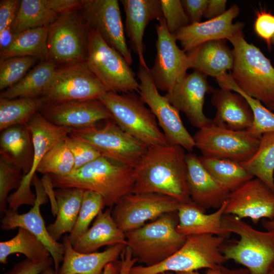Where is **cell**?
Segmentation results:
<instances>
[{
    "label": "cell",
    "mask_w": 274,
    "mask_h": 274,
    "mask_svg": "<svg viewBox=\"0 0 274 274\" xmlns=\"http://www.w3.org/2000/svg\"><path fill=\"white\" fill-rule=\"evenodd\" d=\"M185 150L180 146L169 144L149 147L134 168L133 193L161 194L182 203L191 201Z\"/></svg>",
    "instance_id": "obj_1"
},
{
    "label": "cell",
    "mask_w": 274,
    "mask_h": 274,
    "mask_svg": "<svg viewBox=\"0 0 274 274\" xmlns=\"http://www.w3.org/2000/svg\"><path fill=\"white\" fill-rule=\"evenodd\" d=\"M53 188H78L100 194L112 208L123 196L133 193L134 168L101 156L65 176L49 175Z\"/></svg>",
    "instance_id": "obj_2"
},
{
    "label": "cell",
    "mask_w": 274,
    "mask_h": 274,
    "mask_svg": "<svg viewBox=\"0 0 274 274\" xmlns=\"http://www.w3.org/2000/svg\"><path fill=\"white\" fill-rule=\"evenodd\" d=\"M222 228L239 236L222 247L226 258L245 266L251 274H269L274 268V230L260 231L236 216L224 214Z\"/></svg>",
    "instance_id": "obj_3"
},
{
    "label": "cell",
    "mask_w": 274,
    "mask_h": 274,
    "mask_svg": "<svg viewBox=\"0 0 274 274\" xmlns=\"http://www.w3.org/2000/svg\"><path fill=\"white\" fill-rule=\"evenodd\" d=\"M228 41L233 46L230 74L238 87L266 106L274 104V67L259 48L248 43L241 31Z\"/></svg>",
    "instance_id": "obj_4"
},
{
    "label": "cell",
    "mask_w": 274,
    "mask_h": 274,
    "mask_svg": "<svg viewBox=\"0 0 274 274\" xmlns=\"http://www.w3.org/2000/svg\"><path fill=\"white\" fill-rule=\"evenodd\" d=\"M177 212L165 214L137 229L125 232L126 246L144 266L158 264L177 251L187 236L177 230Z\"/></svg>",
    "instance_id": "obj_5"
},
{
    "label": "cell",
    "mask_w": 274,
    "mask_h": 274,
    "mask_svg": "<svg viewBox=\"0 0 274 274\" xmlns=\"http://www.w3.org/2000/svg\"><path fill=\"white\" fill-rule=\"evenodd\" d=\"M226 239L212 234L187 236L183 246L172 256L154 265L134 266L130 274H161L219 268L227 261L222 252Z\"/></svg>",
    "instance_id": "obj_6"
},
{
    "label": "cell",
    "mask_w": 274,
    "mask_h": 274,
    "mask_svg": "<svg viewBox=\"0 0 274 274\" xmlns=\"http://www.w3.org/2000/svg\"><path fill=\"white\" fill-rule=\"evenodd\" d=\"M98 99L122 129L148 147L168 144L155 116L134 92L108 91Z\"/></svg>",
    "instance_id": "obj_7"
},
{
    "label": "cell",
    "mask_w": 274,
    "mask_h": 274,
    "mask_svg": "<svg viewBox=\"0 0 274 274\" xmlns=\"http://www.w3.org/2000/svg\"><path fill=\"white\" fill-rule=\"evenodd\" d=\"M88 29L86 62L109 91L118 93L139 91V83L123 56L110 46L96 31Z\"/></svg>",
    "instance_id": "obj_8"
},
{
    "label": "cell",
    "mask_w": 274,
    "mask_h": 274,
    "mask_svg": "<svg viewBox=\"0 0 274 274\" xmlns=\"http://www.w3.org/2000/svg\"><path fill=\"white\" fill-rule=\"evenodd\" d=\"M69 136L89 143L102 156L133 168L149 147L125 131L114 119L104 120L100 126L73 129Z\"/></svg>",
    "instance_id": "obj_9"
},
{
    "label": "cell",
    "mask_w": 274,
    "mask_h": 274,
    "mask_svg": "<svg viewBox=\"0 0 274 274\" xmlns=\"http://www.w3.org/2000/svg\"><path fill=\"white\" fill-rule=\"evenodd\" d=\"M202 156L238 162L249 159L257 150L260 138L248 130H234L212 122L198 129L193 136Z\"/></svg>",
    "instance_id": "obj_10"
},
{
    "label": "cell",
    "mask_w": 274,
    "mask_h": 274,
    "mask_svg": "<svg viewBox=\"0 0 274 274\" xmlns=\"http://www.w3.org/2000/svg\"><path fill=\"white\" fill-rule=\"evenodd\" d=\"M109 91L90 70L86 61L56 69L42 96L45 104L98 99Z\"/></svg>",
    "instance_id": "obj_11"
},
{
    "label": "cell",
    "mask_w": 274,
    "mask_h": 274,
    "mask_svg": "<svg viewBox=\"0 0 274 274\" xmlns=\"http://www.w3.org/2000/svg\"><path fill=\"white\" fill-rule=\"evenodd\" d=\"M26 124L31 135L33 156L30 170L23 176L19 187L8 197L9 209L16 211L22 204L34 205L36 195L31 191L30 186L40 163L47 152L57 142L68 136L73 130L53 124L39 112Z\"/></svg>",
    "instance_id": "obj_12"
},
{
    "label": "cell",
    "mask_w": 274,
    "mask_h": 274,
    "mask_svg": "<svg viewBox=\"0 0 274 274\" xmlns=\"http://www.w3.org/2000/svg\"><path fill=\"white\" fill-rule=\"evenodd\" d=\"M138 77L140 97L155 116L168 144L180 146L191 152L195 147L193 136L185 127L180 111L158 92L150 68L140 65Z\"/></svg>",
    "instance_id": "obj_13"
},
{
    "label": "cell",
    "mask_w": 274,
    "mask_h": 274,
    "mask_svg": "<svg viewBox=\"0 0 274 274\" xmlns=\"http://www.w3.org/2000/svg\"><path fill=\"white\" fill-rule=\"evenodd\" d=\"M181 203L174 198L161 194L131 193L123 196L111 212L116 224L125 233L165 214L177 212Z\"/></svg>",
    "instance_id": "obj_14"
},
{
    "label": "cell",
    "mask_w": 274,
    "mask_h": 274,
    "mask_svg": "<svg viewBox=\"0 0 274 274\" xmlns=\"http://www.w3.org/2000/svg\"><path fill=\"white\" fill-rule=\"evenodd\" d=\"M88 29L74 12L60 15L49 26V57L67 64L85 61Z\"/></svg>",
    "instance_id": "obj_15"
},
{
    "label": "cell",
    "mask_w": 274,
    "mask_h": 274,
    "mask_svg": "<svg viewBox=\"0 0 274 274\" xmlns=\"http://www.w3.org/2000/svg\"><path fill=\"white\" fill-rule=\"evenodd\" d=\"M156 25V55L150 69L151 76L158 89L166 92L187 75L189 68L187 53L177 45L174 35L168 30L163 17Z\"/></svg>",
    "instance_id": "obj_16"
},
{
    "label": "cell",
    "mask_w": 274,
    "mask_h": 274,
    "mask_svg": "<svg viewBox=\"0 0 274 274\" xmlns=\"http://www.w3.org/2000/svg\"><path fill=\"white\" fill-rule=\"evenodd\" d=\"M81 9L87 28L97 31L130 65L133 60L125 37L118 1H82Z\"/></svg>",
    "instance_id": "obj_17"
},
{
    "label": "cell",
    "mask_w": 274,
    "mask_h": 274,
    "mask_svg": "<svg viewBox=\"0 0 274 274\" xmlns=\"http://www.w3.org/2000/svg\"><path fill=\"white\" fill-rule=\"evenodd\" d=\"M32 182L35 186L36 195L34 205L29 211L21 214L16 211L7 209L1 219V228L4 231H9L21 227L34 234L50 252L54 261L55 273L57 274L60 263L63 261V245L51 236L41 215L40 206L47 202L48 197L42 180H40L36 174Z\"/></svg>",
    "instance_id": "obj_18"
},
{
    "label": "cell",
    "mask_w": 274,
    "mask_h": 274,
    "mask_svg": "<svg viewBox=\"0 0 274 274\" xmlns=\"http://www.w3.org/2000/svg\"><path fill=\"white\" fill-rule=\"evenodd\" d=\"M225 214L249 218L256 224L261 219H274V193L256 178L230 192Z\"/></svg>",
    "instance_id": "obj_19"
},
{
    "label": "cell",
    "mask_w": 274,
    "mask_h": 274,
    "mask_svg": "<svg viewBox=\"0 0 274 274\" xmlns=\"http://www.w3.org/2000/svg\"><path fill=\"white\" fill-rule=\"evenodd\" d=\"M207 77L194 70L187 74L164 95L174 107L185 114L193 126L198 129L212 121L205 115L203 110L206 95L214 90Z\"/></svg>",
    "instance_id": "obj_20"
},
{
    "label": "cell",
    "mask_w": 274,
    "mask_h": 274,
    "mask_svg": "<svg viewBox=\"0 0 274 274\" xmlns=\"http://www.w3.org/2000/svg\"><path fill=\"white\" fill-rule=\"evenodd\" d=\"M39 112L53 124L72 129L87 127L102 120L113 119L110 112L98 99L44 104Z\"/></svg>",
    "instance_id": "obj_21"
},
{
    "label": "cell",
    "mask_w": 274,
    "mask_h": 274,
    "mask_svg": "<svg viewBox=\"0 0 274 274\" xmlns=\"http://www.w3.org/2000/svg\"><path fill=\"white\" fill-rule=\"evenodd\" d=\"M239 13L238 6L234 4L222 15L204 22L191 23L180 29L174 36L186 53L208 41L228 40L243 31V22L233 23Z\"/></svg>",
    "instance_id": "obj_22"
},
{
    "label": "cell",
    "mask_w": 274,
    "mask_h": 274,
    "mask_svg": "<svg viewBox=\"0 0 274 274\" xmlns=\"http://www.w3.org/2000/svg\"><path fill=\"white\" fill-rule=\"evenodd\" d=\"M186 162L191 201L204 211L219 208L227 199L230 192L209 173L195 154H186Z\"/></svg>",
    "instance_id": "obj_23"
},
{
    "label": "cell",
    "mask_w": 274,
    "mask_h": 274,
    "mask_svg": "<svg viewBox=\"0 0 274 274\" xmlns=\"http://www.w3.org/2000/svg\"><path fill=\"white\" fill-rule=\"evenodd\" d=\"M125 13V32L133 51L139 56L140 65L148 68L144 57L143 37L149 22L163 17L160 0H121Z\"/></svg>",
    "instance_id": "obj_24"
},
{
    "label": "cell",
    "mask_w": 274,
    "mask_h": 274,
    "mask_svg": "<svg viewBox=\"0 0 274 274\" xmlns=\"http://www.w3.org/2000/svg\"><path fill=\"white\" fill-rule=\"evenodd\" d=\"M211 102L216 112L212 122L234 130H247L253 122L252 110L240 94L225 89H214Z\"/></svg>",
    "instance_id": "obj_25"
},
{
    "label": "cell",
    "mask_w": 274,
    "mask_h": 274,
    "mask_svg": "<svg viewBox=\"0 0 274 274\" xmlns=\"http://www.w3.org/2000/svg\"><path fill=\"white\" fill-rule=\"evenodd\" d=\"M62 263L57 274H102L105 266L119 258L126 245L110 246L102 252L83 253L76 251L68 235L64 236Z\"/></svg>",
    "instance_id": "obj_26"
},
{
    "label": "cell",
    "mask_w": 274,
    "mask_h": 274,
    "mask_svg": "<svg viewBox=\"0 0 274 274\" xmlns=\"http://www.w3.org/2000/svg\"><path fill=\"white\" fill-rule=\"evenodd\" d=\"M227 200L216 211L206 214V211L199 208L192 201L181 203L178 211L177 231L188 236L202 234H212L228 238L230 234L222 228V220Z\"/></svg>",
    "instance_id": "obj_27"
},
{
    "label": "cell",
    "mask_w": 274,
    "mask_h": 274,
    "mask_svg": "<svg viewBox=\"0 0 274 274\" xmlns=\"http://www.w3.org/2000/svg\"><path fill=\"white\" fill-rule=\"evenodd\" d=\"M111 210L112 208H108L101 211L91 227L72 244L76 251L89 253L97 252L105 246L126 245L125 233L116 224Z\"/></svg>",
    "instance_id": "obj_28"
},
{
    "label": "cell",
    "mask_w": 274,
    "mask_h": 274,
    "mask_svg": "<svg viewBox=\"0 0 274 274\" xmlns=\"http://www.w3.org/2000/svg\"><path fill=\"white\" fill-rule=\"evenodd\" d=\"M189 68L216 78L232 70L234 54L224 40L205 42L186 53Z\"/></svg>",
    "instance_id": "obj_29"
},
{
    "label": "cell",
    "mask_w": 274,
    "mask_h": 274,
    "mask_svg": "<svg viewBox=\"0 0 274 274\" xmlns=\"http://www.w3.org/2000/svg\"><path fill=\"white\" fill-rule=\"evenodd\" d=\"M0 153L9 157L24 175L30 170L33 156L31 135L27 124L10 127L2 131Z\"/></svg>",
    "instance_id": "obj_30"
},
{
    "label": "cell",
    "mask_w": 274,
    "mask_h": 274,
    "mask_svg": "<svg viewBox=\"0 0 274 274\" xmlns=\"http://www.w3.org/2000/svg\"><path fill=\"white\" fill-rule=\"evenodd\" d=\"M84 191L78 188H58L54 190L56 219L47 226V229L55 241H57L63 234L73 230L81 206Z\"/></svg>",
    "instance_id": "obj_31"
},
{
    "label": "cell",
    "mask_w": 274,
    "mask_h": 274,
    "mask_svg": "<svg viewBox=\"0 0 274 274\" xmlns=\"http://www.w3.org/2000/svg\"><path fill=\"white\" fill-rule=\"evenodd\" d=\"M56 70L52 61L43 60L17 83L2 91L0 97L14 99L42 97Z\"/></svg>",
    "instance_id": "obj_32"
},
{
    "label": "cell",
    "mask_w": 274,
    "mask_h": 274,
    "mask_svg": "<svg viewBox=\"0 0 274 274\" xmlns=\"http://www.w3.org/2000/svg\"><path fill=\"white\" fill-rule=\"evenodd\" d=\"M49 28V26H47L14 33L10 45L1 51V60L17 56H31L42 61L48 60Z\"/></svg>",
    "instance_id": "obj_33"
},
{
    "label": "cell",
    "mask_w": 274,
    "mask_h": 274,
    "mask_svg": "<svg viewBox=\"0 0 274 274\" xmlns=\"http://www.w3.org/2000/svg\"><path fill=\"white\" fill-rule=\"evenodd\" d=\"M9 240L0 242V262L7 263L9 256L14 253L24 255L26 258L40 262L51 257L48 249L34 234L23 228Z\"/></svg>",
    "instance_id": "obj_34"
},
{
    "label": "cell",
    "mask_w": 274,
    "mask_h": 274,
    "mask_svg": "<svg viewBox=\"0 0 274 274\" xmlns=\"http://www.w3.org/2000/svg\"><path fill=\"white\" fill-rule=\"evenodd\" d=\"M240 163L274 193V132L263 134L255 153L249 159Z\"/></svg>",
    "instance_id": "obj_35"
},
{
    "label": "cell",
    "mask_w": 274,
    "mask_h": 274,
    "mask_svg": "<svg viewBox=\"0 0 274 274\" xmlns=\"http://www.w3.org/2000/svg\"><path fill=\"white\" fill-rule=\"evenodd\" d=\"M58 14L48 8L43 0H22L12 24L14 33L28 29L50 26Z\"/></svg>",
    "instance_id": "obj_36"
},
{
    "label": "cell",
    "mask_w": 274,
    "mask_h": 274,
    "mask_svg": "<svg viewBox=\"0 0 274 274\" xmlns=\"http://www.w3.org/2000/svg\"><path fill=\"white\" fill-rule=\"evenodd\" d=\"M199 158L209 173L230 192L254 178L240 162L202 156Z\"/></svg>",
    "instance_id": "obj_37"
},
{
    "label": "cell",
    "mask_w": 274,
    "mask_h": 274,
    "mask_svg": "<svg viewBox=\"0 0 274 274\" xmlns=\"http://www.w3.org/2000/svg\"><path fill=\"white\" fill-rule=\"evenodd\" d=\"M44 104L41 97L14 99L0 97L1 131L13 126L26 124Z\"/></svg>",
    "instance_id": "obj_38"
},
{
    "label": "cell",
    "mask_w": 274,
    "mask_h": 274,
    "mask_svg": "<svg viewBox=\"0 0 274 274\" xmlns=\"http://www.w3.org/2000/svg\"><path fill=\"white\" fill-rule=\"evenodd\" d=\"M220 88L228 89L242 95L249 103L253 112V122L247 130L261 137L266 132H274V113L261 101L244 93L236 85L230 74L225 73L216 78Z\"/></svg>",
    "instance_id": "obj_39"
},
{
    "label": "cell",
    "mask_w": 274,
    "mask_h": 274,
    "mask_svg": "<svg viewBox=\"0 0 274 274\" xmlns=\"http://www.w3.org/2000/svg\"><path fill=\"white\" fill-rule=\"evenodd\" d=\"M66 138L55 144L47 152L37 172L44 175L61 177L68 175L74 169V157L66 142Z\"/></svg>",
    "instance_id": "obj_40"
},
{
    "label": "cell",
    "mask_w": 274,
    "mask_h": 274,
    "mask_svg": "<svg viewBox=\"0 0 274 274\" xmlns=\"http://www.w3.org/2000/svg\"><path fill=\"white\" fill-rule=\"evenodd\" d=\"M105 207L104 200L100 194L92 191H84L76 224L68 235L71 244L89 228L91 222Z\"/></svg>",
    "instance_id": "obj_41"
},
{
    "label": "cell",
    "mask_w": 274,
    "mask_h": 274,
    "mask_svg": "<svg viewBox=\"0 0 274 274\" xmlns=\"http://www.w3.org/2000/svg\"><path fill=\"white\" fill-rule=\"evenodd\" d=\"M22 170L9 157L0 153V212L4 214L7 210L9 194L17 189L23 175Z\"/></svg>",
    "instance_id": "obj_42"
},
{
    "label": "cell",
    "mask_w": 274,
    "mask_h": 274,
    "mask_svg": "<svg viewBox=\"0 0 274 274\" xmlns=\"http://www.w3.org/2000/svg\"><path fill=\"white\" fill-rule=\"evenodd\" d=\"M37 59L31 56H17L1 60L0 90H5L19 81Z\"/></svg>",
    "instance_id": "obj_43"
},
{
    "label": "cell",
    "mask_w": 274,
    "mask_h": 274,
    "mask_svg": "<svg viewBox=\"0 0 274 274\" xmlns=\"http://www.w3.org/2000/svg\"><path fill=\"white\" fill-rule=\"evenodd\" d=\"M160 4L167 28L172 35L190 24L181 1L160 0Z\"/></svg>",
    "instance_id": "obj_44"
},
{
    "label": "cell",
    "mask_w": 274,
    "mask_h": 274,
    "mask_svg": "<svg viewBox=\"0 0 274 274\" xmlns=\"http://www.w3.org/2000/svg\"><path fill=\"white\" fill-rule=\"evenodd\" d=\"M65 140L74 157V169L79 168L102 156L92 146L85 141L69 135Z\"/></svg>",
    "instance_id": "obj_45"
},
{
    "label": "cell",
    "mask_w": 274,
    "mask_h": 274,
    "mask_svg": "<svg viewBox=\"0 0 274 274\" xmlns=\"http://www.w3.org/2000/svg\"><path fill=\"white\" fill-rule=\"evenodd\" d=\"M254 30L270 46L274 37V15L265 11L259 12L255 21Z\"/></svg>",
    "instance_id": "obj_46"
},
{
    "label": "cell",
    "mask_w": 274,
    "mask_h": 274,
    "mask_svg": "<svg viewBox=\"0 0 274 274\" xmlns=\"http://www.w3.org/2000/svg\"><path fill=\"white\" fill-rule=\"evenodd\" d=\"M54 263L51 256L44 261L34 262L27 258L15 264L8 271L4 274H40Z\"/></svg>",
    "instance_id": "obj_47"
},
{
    "label": "cell",
    "mask_w": 274,
    "mask_h": 274,
    "mask_svg": "<svg viewBox=\"0 0 274 274\" xmlns=\"http://www.w3.org/2000/svg\"><path fill=\"white\" fill-rule=\"evenodd\" d=\"M17 0L0 1V32L11 26L18 12Z\"/></svg>",
    "instance_id": "obj_48"
},
{
    "label": "cell",
    "mask_w": 274,
    "mask_h": 274,
    "mask_svg": "<svg viewBox=\"0 0 274 274\" xmlns=\"http://www.w3.org/2000/svg\"><path fill=\"white\" fill-rule=\"evenodd\" d=\"M181 3L190 24L200 22L206 11L208 0H183Z\"/></svg>",
    "instance_id": "obj_49"
},
{
    "label": "cell",
    "mask_w": 274,
    "mask_h": 274,
    "mask_svg": "<svg viewBox=\"0 0 274 274\" xmlns=\"http://www.w3.org/2000/svg\"><path fill=\"white\" fill-rule=\"evenodd\" d=\"M44 4L58 14L73 12L81 8L82 1L78 0H43Z\"/></svg>",
    "instance_id": "obj_50"
},
{
    "label": "cell",
    "mask_w": 274,
    "mask_h": 274,
    "mask_svg": "<svg viewBox=\"0 0 274 274\" xmlns=\"http://www.w3.org/2000/svg\"><path fill=\"white\" fill-rule=\"evenodd\" d=\"M227 2L226 0H208L203 16L209 20L222 15L226 11Z\"/></svg>",
    "instance_id": "obj_51"
},
{
    "label": "cell",
    "mask_w": 274,
    "mask_h": 274,
    "mask_svg": "<svg viewBox=\"0 0 274 274\" xmlns=\"http://www.w3.org/2000/svg\"><path fill=\"white\" fill-rule=\"evenodd\" d=\"M14 37L12 26L8 27L0 32V50H3L8 48L12 42Z\"/></svg>",
    "instance_id": "obj_52"
},
{
    "label": "cell",
    "mask_w": 274,
    "mask_h": 274,
    "mask_svg": "<svg viewBox=\"0 0 274 274\" xmlns=\"http://www.w3.org/2000/svg\"><path fill=\"white\" fill-rule=\"evenodd\" d=\"M220 269L221 274H251L246 268L230 269L223 265Z\"/></svg>",
    "instance_id": "obj_53"
},
{
    "label": "cell",
    "mask_w": 274,
    "mask_h": 274,
    "mask_svg": "<svg viewBox=\"0 0 274 274\" xmlns=\"http://www.w3.org/2000/svg\"><path fill=\"white\" fill-rule=\"evenodd\" d=\"M220 268L216 269H209L204 273H200L197 270H194L181 272H166L161 274H221Z\"/></svg>",
    "instance_id": "obj_54"
},
{
    "label": "cell",
    "mask_w": 274,
    "mask_h": 274,
    "mask_svg": "<svg viewBox=\"0 0 274 274\" xmlns=\"http://www.w3.org/2000/svg\"><path fill=\"white\" fill-rule=\"evenodd\" d=\"M102 274H116V270L114 263L108 264L105 267Z\"/></svg>",
    "instance_id": "obj_55"
},
{
    "label": "cell",
    "mask_w": 274,
    "mask_h": 274,
    "mask_svg": "<svg viewBox=\"0 0 274 274\" xmlns=\"http://www.w3.org/2000/svg\"><path fill=\"white\" fill-rule=\"evenodd\" d=\"M262 224L266 230H274V219L272 220L263 219Z\"/></svg>",
    "instance_id": "obj_56"
},
{
    "label": "cell",
    "mask_w": 274,
    "mask_h": 274,
    "mask_svg": "<svg viewBox=\"0 0 274 274\" xmlns=\"http://www.w3.org/2000/svg\"><path fill=\"white\" fill-rule=\"evenodd\" d=\"M40 274H56V273H55L54 269H53L50 266L45 269Z\"/></svg>",
    "instance_id": "obj_57"
},
{
    "label": "cell",
    "mask_w": 274,
    "mask_h": 274,
    "mask_svg": "<svg viewBox=\"0 0 274 274\" xmlns=\"http://www.w3.org/2000/svg\"><path fill=\"white\" fill-rule=\"evenodd\" d=\"M266 108L271 111H274V104L266 106Z\"/></svg>",
    "instance_id": "obj_58"
},
{
    "label": "cell",
    "mask_w": 274,
    "mask_h": 274,
    "mask_svg": "<svg viewBox=\"0 0 274 274\" xmlns=\"http://www.w3.org/2000/svg\"><path fill=\"white\" fill-rule=\"evenodd\" d=\"M269 274H274V268L272 269Z\"/></svg>",
    "instance_id": "obj_59"
},
{
    "label": "cell",
    "mask_w": 274,
    "mask_h": 274,
    "mask_svg": "<svg viewBox=\"0 0 274 274\" xmlns=\"http://www.w3.org/2000/svg\"><path fill=\"white\" fill-rule=\"evenodd\" d=\"M271 44H274V37H273V39H272V41H271Z\"/></svg>",
    "instance_id": "obj_60"
}]
</instances>
